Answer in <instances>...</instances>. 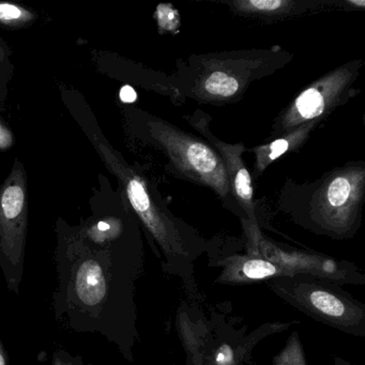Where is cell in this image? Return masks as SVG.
I'll list each match as a JSON object with an SVG mask.
<instances>
[{
    "label": "cell",
    "mask_w": 365,
    "mask_h": 365,
    "mask_svg": "<svg viewBox=\"0 0 365 365\" xmlns=\"http://www.w3.org/2000/svg\"><path fill=\"white\" fill-rule=\"evenodd\" d=\"M57 284L52 311L56 324L73 333L100 334L128 354L127 271L121 262L120 220L56 223Z\"/></svg>",
    "instance_id": "1"
},
{
    "label": "cell",
    "mask_w": 365,
    "mask_h": 365,
    "mask_svg": "<svg viewBox=\"0 0 365 365\" xmlns=\"http://www.w3.org/2000/svg\"><path fill=\"white\" fill-rule=\"evenodd\" d=\"M292 59V55L279 46L191 55L177 61L176 71L168 76V82L181 99L227 106L240 101L252 83L272 76Z\"/></svg>",
    "instance_id": "2"
},
{
    "label": "cell",
    "mask_w": 365,
    "mask_h": 365,
    "mask_svg": "<svg viewBox=\"0 0 365 365\" xmlns=\"http://www.w3.org/2000/svg\"><path fill=\"white\" fill-rule=\"evenodd\" d=\"M61 100L97 151L104 166L120 183L130 206L162 251L168 258L185 256L187 241L178 220L163 204L159 191L151 185L146 176L128 163L123 155L108 143L85 98L78 91L63 88Z\"/></svg>",
    "instance_id": "3"
},
{
    "label": "cell",
    "mask_w": 365,
    "mask_h": 365,
    "mask_svg": "<svg viewBox=\"0 0 365 365\" xmlns=\"http://www.w3.org/2000/svg\"><path fill=\"white\" fill-rule=\"evenodd\" d=\"M128 138L160 151L178 178L212 190L228 206L237 205L223 160L206 140L135 106L123 108Z\"/></svg>",
    "instance_id": "4"
},
{
    "label": "cell",
    "mask_w": 365,
    "mask_h": 365,
    "mask_svg": "<svg viewBox=\"0 0 365 365\" xmlns=\"http://www.w3.org/2000/svg\"><path fill=\"white\" fill-rule=\"evenodd\" d=\"M29 182L24 164L14 159L0 185V271L8 290L19 296L29 232Z\"/></svg>",
    "instance_id": "5"
},
{
    "label": "cell",
    "mask_w": 365,
    "mask_h": 365,
    "mask_svg": "<svg viewBox=\"0 0 365 365\" xmlns=\"http://www.w3.org/2000/svg\"><path fill=\"white\" fill-rule=\"evenodd\" d=\"M364 193L365 163L350 162L324 175L309 198V217L324 232L347 236L359 223Z\"/></svg>",
    "instance_id": "6"
},
{
    "label": "cell",
    "mask_w": 365,
    "mask_h": 365,
    "mask_svg": "<svg viewBox=\"0 0 365 365\" xmlns=\"http://www.w3.org/2000/svg\"><path fill=\"white\" fill-rule=\"evenodd\" d=\"M364 61H352L322 76L303 89L279 112L271 127L270 140L285 135L309 123H322L356 96L352 88Z\"/></svg>",
    "instance_id": "7"
},
{
    "label": "cell",
    "mask_w": 365,
    "mask_h": 365,
    "mask_svg": "<svg viewBox=\"0 0 365 365\" xmlns=\"http://www.w3.org/2000/svg\"><path fill=\"white\" fill-rule=\"evenodd\" d=\"M277 292L314 317L346 331L362 329L364 309L326 286L307 282L275 284Z\"/></svg>",
    "instance_id": "8"
},
{
    "label": "cell",
    "mask_w": 365,
    "mask_h": 365,
    "mask_svg": "<svg viewBox=\"0 0 365 365\" xmlns=\"http://www.w3.org/2000/svg\"><path fill=\"white\" fill-rule=\"evenodd\" d=\"M185 119L219 153L227 170L232 196L239 209L245 213V220L250 224L258 226L252 177L242 158L243 153L247 150L245 145L228 144L217 138L210 128V116L202 110H197L192 114L185 115Z\"/></svg>",
    "instance_id": "9"
},
{
    "label": "cell",
    "mask_w": 365,
    "mask_h": 365,
    "mask_svg": "<svg viewBox=\"0 0 365 365\" xmlns=\"http://www.w3.org/2000/svg\"><path fill=\"white\" fill-rule=\"evenodd\" d=\"M243 225L249 240V255L274 262L289 271L292 277L299 273H307L316 277L346 279L345 272L343 269L339 268V264L334 260L303 252L286 251L271 241L267 240L262 236L258 226L252 225L247 220H243Z\"/></svg>",
    "instance_id": "10"
},
{
    "label": "cell",
    "mask_w": 365,
    "mask_h": 365,
    "mask_svg": "<svg viewBox=\"0 0 365 365\" xmlns=\"http://www.w3.org/2000/svg\"><path fill=\"white\" fill-rule=\"evenodd\" d=\"M223 4L235 14L262 22L294 18L322 10L329 6L344 9H363L365 7L363 0H232L223 1Z\"/></svg>",
    "instance_id": "11"
},
{
    "label": "cell",
    "mask_w": 365,
    "mask_h": 365,
    "mask_svg": "<svg viewBox=\"0 0 365 365\" xmlns=\"http://www.w3.org/2000/svg\"><path fill=\"white\" fill-rule=\"evenodd\" d=\"M91 61L99 73L121 81L138 85L147 91H155L160 95L168 96L172 100L180 101L181 97L168 82V76L153 71L123 58L119 55L108 51L93 50L91 52Z\"/></svg>",
    "instance_id": "12"
},
{
    "label": "cell",
    "mask_w": 365,
    "mask_h": 365,
    "mask_svg": "<svg viewBox=\"0 0 365 365\" xmlns=\"http://www.w3.org/2000/svg\"><path fill=\"white\" fill-rule=\"evenodd\" d=\"M221 264L224 270L217 279L221 283H249L274 277H292L283 267L249 254L226 258Z\"/></svg>",
    "instance_id": "13"
},
{
    "label": "cell",
    "mask_w": 365,
    "mask_h": 365,
    "mask_svg": "<svg viewBox=\"0 0 365 365\" xmlns=\"http://www.w3.org/2000/svg\"><path fill=\"white\" fill-rule=\"evenodd\" d=\"M319 123H309L297 128L294 131L273 138L266 144L258 145L250 149L255 158V178L262 176L269 165L282 155L292 151L298 150L309 140L312 132L316 129Z\"/></svg>",
    "instance_id": "14"
},
{
    "label": "cell",
    "mask_w": 365,
    "mask_h": 365,
    "mask_svg": "<svg viewBox=\"0 0 365 365\" xmlns=\"http://www.w3.org/2000/svg\"><path fill=\"white\" fill-rule=\"evenodd\" d=\"M38 14L29 8L10 1H0V29L18 31L31 26Z\"/></svg>",
    "instance_id": "15"
},
{
    "label": "cell",
    "mask_w": 365,
    "mask_h": 365,
    "mask_svg": "<svg viewBox=\"0 0 365 365\" xmlns=\"http://www.w3.org/2000/svg\"><path fill=\"white\" fill-rule=\"evenodd\" d=\"M14 70L11 48L0 37V114L5 110Z\"/></svg>",
    "instance_id": "16"
},
{
    "label": "cell",
    "mask_w": 365,
    "mask_h": 365,
    "mask_svg": "<svg viewBox=\"0 0 365 365\" xmlns=\"http://www.w3.org/2000/svg\"><path fill=\"white\" fill-rule=\"evenodd\" d=\"M274 365H307L299 334L292 333L285 347L273 359Z\"/></svg>",
    "instance_id": "17"
},
{
    "label": "cell",
    "mask_w": 365,
    "mask_h": 365,
    "mask_svg": "<svg viewBox=\"0 0 365 365\" xmlns=\"http://www.w3.org/2000/svg\"><path fill=\"white\" fill-rule=\"evenodd\" d=\"M51 365H93L86 363L82 356L67 351L63 348H55L51 356Z\"/></svg>",
    "instance_id": "18"
},
{
    "label": "cell",
    "mask_w": 365,
    "mask_h": 365,
    "mask_svg": "<svg viewBox=\"0 0 365 365\" xmlns=\"http://www.w3.org/2000/svg\"><path fill=\"white\" fill-rule=\"evenodd\" d=\"M14 133L0 119V151L9 150L14 146Z\"/></svg>",
    "instance_id": "19"
},
{
    "label": "cell",
    "mask_w": 365,
    "mask_h": 365,
    "mask_svg": "<svg viewBox=\"0 0 365 365\" xmlns=\"http://www.w3.org/2000/svg\"><path fill=\"white\" fill-rule=\"evenodd\" d=\"M0 365H9V356L1 336H0Z\"/></svg>",
    "instance_id": "20"
},
{
    "label": "cell",
    "mask_w": 365,
    "mask_h": 365,
    "mask_svg": "<svg viewBox=\"0 0 365 365\" xmlns=\"http://www.w3.org/2000/svg\"><path fill=\"white\" fill-rule=\"evenodd\" d=\"M217 359H219V361L217 360V363H215V364H217V365H234V364H228L227 360H221V359H220V356H217Z\"/></svg>",
    "instance_id": "21"
},
{
    "label": "cell",
    "mask_w": 365,
    "mask_h": 365,
    "mask_svg": "<svg viewBox=\"0 0 365 365\" xmlns=\"http://www.w3.org/2000/svg\"><path fill=\"white\" fill-rule=\"evenodd\" d=\"M335 365H349V363L344 362V361L339 360V359H336V364Z\"/></svg>",
    "instance_id": "22"
}]
</instances>
